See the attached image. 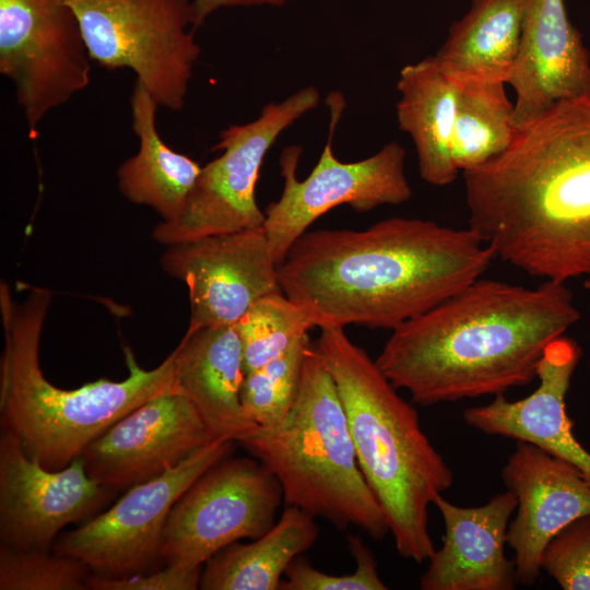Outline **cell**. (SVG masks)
<instances>
[{
	"instance_id": "31",
	"label": "cell",
	"mask_w": 590,
	"mask_h": 590,
	"mask_svg": "<svg viewBox=\"0 0 590 590\" xmlns=\"http://www.w3.org/2000/svg\"><path fill=\"white\" fill-rule=\"evenodd\" d=\"M203 567H185L169 564L123 577H105L93 574L86 577L87 590H196L200 589Z\"/></svg>"
},
{
	"instance_id": "21",
	"label": "cell",
	"mask_w": 590,
	"mask_h": 590,
	"mask_svg": "<svg viewBox=\"0 0 590 590\" xmlns=\"http://www.w3.org/2000/svg\"><path fill=\"white\" fill-rule=\"evenodd\" d=\"M524 0H471L453 22L435 59L458 87L468 83H505L520 46Z\"/></svg>"
},
{
	"instance_id": "25",
	"label": "cell",
	"mask_w": 590,
	"mask_h": 590,
	"mask_svg": "<svg viewBox=\"0 0 590 590\" xmlns=\"http://www.w3.org/2000/svg\"><path fill=\"white\" fill-rule=\"evenodd\" d=\"M505 83H468L458 87L451 156L459 173L500 155L512 142L514 103Z\"/></svg>"
},
{
	"instance_id": "20",
	"label": "cell",
	"mask_w": 590,
	"mask_h": 590,
	"mask_svg": "<svg viewBox=\"0 0 590 590\" xmlns=\"http://www.w3.org/2000/svg\"><path fill=\"white\" fill-rule=\"evenodd\" d=\"M173 354L177 390L213 439L237 442L258 426L241 404L245 370L235 323L188 329Z\"/></svg>"
},
{
	"instance_id": "26",
	"label": "cell",
	"mask_w": 590,
	"mask_h": 590,
	"mask_svg": "<svg viewBox=\"0 0 590 590\" xmlns=\"http://www.w3.org/2000/svg\"><path fill=\"white\" fill-rule=\"evenodd\" d=\"M235 326L245 374L280 356L315 327L308 311L282 291L258 298Z\"/></svg>"
},
{
	"instance_id": "1",
	"label": "cell",
	"mask_w": 590,
	"mask_h": 590,
	"mask_svg": "<svg viewBox=\"0 0 590 590\" xmlns=\"http://www.w3.org/2000/svg\"><path fill=\"white\" fill-rule=\"evenodd\" d=\"M494 258L470 227L396 216L363 231H307L278 273L315 327L392 331L482 278Z\"/></svg>"
},
{
	"instance_id": "27",
	"label": "cell",
	"mask_w": 590,
	"mask_h": 590,
	"mask_svg": "<svg viewBox=\"0 0 590 590\" xmlns=\"http://www.w3.org/2000/svg\"><path fill=\"white\" fill-rule=\"evenodd\" d=\"M308 334L294 342L284 353L245 374L240 399L249 418L258 426H272L290 413L300 385Z\"/></svg>"
},
{
	"instance_id": "12",
	"label": "cell",
	"mask_w": 590,
	"mask_h": 590,
	"mask_svg": "<svg viewBox=\"0 0 590 590\" xmlns=\"http://www.w3.org/2000/svg\"><path fill=\"white\" fill-rule=\"evenodd\" d=\"M91 56L61 0H0V72L15 86L30 129L90 83Z\"/></svg>"
},
{
	"instance_id": "29",
	"label": "cell",
	"mask_w": 590,
	"mask_h": 590,
	"mask_svg": "<svg viewBox=\"0 0 590 590\" xmlns=\"http://www.w3.org/2000/svg\"><path fill=\"white\" fill-rule=\"evenodd\" d=\"M347 546L355 559L351 574L332 575L314 567L298 556L287 567L280 590H387L381 580L374 553L359 535L349 534Z\"/></svg>"
},
{
	"instance_id": "13",
	"label": "cell",
	"mask_w": 590,
	"mask_h": 590,
	"mask_svg": "<svg viewBox=\"0 0 590 590\" xmlns=\"http://www.w3.org/2000/svg\"><path fill=\"white\" fill-rule=\"evenodd\" d=\"M116 494L87 474L81 456L48 470L13 432L1 428L0 544L50 551L62 528L96 516Z\"/></svg>"
},
{
	"instance_id": "7",
	"label": "cell",
	"mask_w": 590,
	"mask_h": 590,
	"mask_svg": "<svg viewBox=\"0 0 590 590\" xmlns=\"http://www.w3.org/2000/svg\"><path fill=\"white\" fill-rule=\"evenodd\" d=\"M78 17L90 56L108 69L129 68L158 106L185 104L200 47L191 0H61Z\"/></svg>"
},
{
	"instance_id": "24",
	"label": "cell",
	"mask_w": 590,
	"mask_h": 590,
	"mask_svg": "<svg viewBox=\"0 0 590 590\" xmlns=\"http://www.w3.org/2000/svg\"><path fill=\"white\" fill-rule=\"evenodd\" d=\"M316 518L294 507L284 509L273 527L249 543L224 547L203 566L202 590H280L290 564L317 541Z\"/></svg>"
},
{
	"instance_id": "11",
	"label": "cell",
	"mask_w": 590,
	"mask_h": 590,
	"mask_svg": "<svg viewBox=\"0 0 590 590\" xmlns=\"http://www.w3.org/2000/svg\"><path fill=\"white\" fill-rule=\"evenodd\" d=\"M235 441L214 439L175 468L133 485L107 510L60 534L52 550L93 574L123 577L155 569L168 514L209 468L233 455Z\"/></svg>"
},
{
	"instance_id": "5",
	"label": "cell",
	"mask_w": 590,
	"mask_h": 590,
	"mask_svg": "<svg viewBox=\"0 0 590 590\" xmlns=\"http://www.w3.org/2000/svg\"><path fill=\"white\" fill-rule=\"evenodd\" d=\"M316 349L344 406L361 471L377 498L400 556L424 563L435 552L429 507L453 473L408 402L344 328H322Z\"/></svg>"
},
{
	"instance_id": "3",
	"label": "cell",
	"mask_w": 590,
	"mask_h": 590,
	"mask_svg": "<svg viewBox=\"0 0 590 590\" xmlns=\"http://www.w3.org/2000/svg\"><path fill=\"white\" fill-rule=\"evenodd\" d=\"M462 175L469 227L495 257L544 280L590 276V88Z\"/></svg>"
},
{
	"instance_id": "15",
	"label": "cell",
	"mask_w": 590,
	"mask_h": 590,
	"mask_svg": "<svg viewBox=\"0 0 590 590\" xmlns=\"http://www.w3.org/2000/svg\"><path fill=\"white\" fill-rule=\"evenodd\" d=\"M212 440L190 401L173 391L129 412L81 457L92 479L118 493L175 468Z\"/></svg>"
},
{
	"instance_id": "32",
	"label": "cell",
	"mask_w": 590,
	"mask_h": 590,
	"mask_svg": "<svg viewBox=\"0 0 590 590\" xmlns=\"http://www.w3.org/2000/svg\"><path fill=\"white\" fill-rule=\"evenodd\" d=\"M286 1L288 0H191L192 28L199 27L212 12L222 7L258 4L279 5Z\"/></svg>"
},
{
	"instance_id": "14",
	"label": "cell",
	"mask_w": 590,
	"mask_h": 590,
	"mask_svg": "<svg viewBox=\"0 0 590 590\" xmlns=\"http://www.w3.org/2000/svg\"><path fill=\"white\" fill-rule=\"evenodd\" d=\"M161 264L188 288V329L236 323L258 298L282 291L263 226L168 245Z\"/></svg>"
},
{
	"instance_id": "33",
	"label": "cell",
	"mask_w": 590,
	"mask_h": 590,
	"mask_svg": "<svg viewBox=\"0 0 590 590\" xmlns=\"http://www.w3.org/2000/svg\"><path fill=\"white\" fill-rule=\"evenodd\" d=\"M585 287L590 288V276H588L587 281L585 282Z\"/></svg>"
},
{
	"instance_id": "28",
	"label": "cell",
	"mask_w": 590,
	"mask_h": 590,
	"mask_svg": "<svg viewBox=\"0 0 590 590\" xmlns=\"http://www.w3.org/2000/svg\"><path fill=\"white\" fill-rule=\"evenodd\" d=\"M90 568L54 550H19L0 544V590H87Z\"/></svg>"
},
{
	"instance_id": "30",
	"label": "cell",
	"mask_w": 590,
	"mask_h": 590,
	"mask_svg": "<svg viewBox=\"0 0 590 590\" xmlns=\"http://www.w3.org/2000/svg\"><path fill=\"white\" fill-rule=\"evenodd\" d=\"M540 567L564 590H590V514L575 519L547 542Z\"/></svg>"
},
{
	"instance_id": "8",
	"label": "cell",
	"mask_w": 590,
	"mask_h": 590,
	"mask_svg": "<svg viewBox=\"0 0 590 590\" xmlns=\"http://www.w3.org/2000/svg\"><path fill=\"white\" fill-rule=\"evenodd\" d=\"M318 103V91L308 86L268 104L257 119L223 130L213 148L223 153L201 168L180 214L158 223L152 237L168 246L262 226L255 188L263 158L278 137Z\"/></svg>"
},
{
	"instance_id": "23",
	"label": "cell",
	"mask_w": 590,
	"mask_h": 590,
	"mask_svg": "<svg viewBox=\"0 0 590 590\" xmlns=\"http://www.w3.org/2000/svg\"><path fill=\"white\" fill-rule=\"evenodd\" d=\"M157 106L145 86L135 80L131 114L139 151L119 166L117 177L127 200L152 208L168 222L182 211L202 167L162 140L155 123Z\"/></svg>"
},
{
	"instance_id": "6",
	"label": "cell",
	"mask_w": 590,
	"mask_h": 590,
	"mask_svg": "<svg viewBox=\"0 0 590 590\" xmlns=\"http://www.w3.org/2000/svg\"><path fill=\"white\" fill-rule=\"evenodd\" d=\"M236 444L276 477L284 506L341 531L356 527L377 540L389 533L358 465L337 386L315 345L306 350L298 393L287 416L272 426H256Z\"/></svg>"
},
{
	"instance_id": "19",
	"label": "cell",
	"mask_w": 590,
	"mask_h": 590,
	"mask_svg": "<svg viewBox=\"0 0 590 590\" xmlns=\"http://www.w3.org/2000/svg\"><path fill=\"white\" fill-rule=\"evenodd\" d=\"M445 532L442 545L428 559L420 578L422 590H512L514 559L505 554L509 520L517 507L510 491L486 504L463 507L439 495L434 500Z\"/></svg>"
},
{
	"instance_id": "10",
	"label": "cell",
	"mask_w": 590,
	"mask_h": 590,
	"mask_svg": "<svg viewBox=\"0 0 590 590\" xmlns=\"http://www.w3.org/2000/svg\"><path fill=\"white\" fill-rule=\"evenodd\" d=\"M334 95V99L330 98L329 137L308 177L299 180L296 176L299 146L287 148L281 156L283 191L263 211L262 225L278 266L308 227L331 209L347 204L366 212L379 205H398L412 197L404 173L405 151L397 142L358 162L343 163L334 156L332 138L344 108L343 98Z\"/></svg>"
},
{
	"instance_id": "17",
	"label": "cell",
	"mask_w": 590,
	"mask_h": 590,
	"mask_svg": "<svg viewBox=\"0 0 590 590\" xmlns=\"http://www.w3.org/2000/svg\"><path fill=\"white\" fill-rule=\"evenodd\" d=\"M580 356L576 341L555 339L538 364L539 385L531 394L516 401L497 394L488 404L464 410V422L487 435L533 444L574 465L590 484V452L575 437L565 403Z\"/></svg>"
},
{
	"instance_id": "4",
	"label": "cell",
	"mask_w": 590,
	"mask_h": 590,
	"mask_svg": "<svg viewBox=\"0 0 590 590\" xmlns=\"http://www.w3.org/2000/svg\"><path fill=\"white\" fill-rule=\"evenodd\" d=\"M51 293L30 287L17 300L0 285L4 346L0 357V423L13 432L25 452L48 470H61L129 412L146 401L178 391L173 352L154 369H143L125 347L128 377L98 379L78 389L52 385L39 363L40 334Z\"/></svg>"
},
{
	"instance_id": "16",
	"label": "cell",
	"mask_w": 590,
	"mask_h": 590,
	"mask_svg": "<svg viewBox=\"0 0 590 590\" xmlns=\"http://www.w3.org/2000/svg\"><path fill=\"white\" fill-rule=\"evenodd\" d=\"M502 479L517 499V514L506 535L515 554L517 582L532 586L540 577L547 542L590 514V484L570 463L520 440L502 469Z\"/></svg>"
},
{
	"instance_id": "18",
	"label": "cell",
	"mask_w": 590,
	"mask_h": 590,
	"mask_svg": "<svg viewBox=\"0 0 590 590\" xmlns=\"http://www.w3.org/2000/svg\"><path fill=\"white\" fill-rule=\"evenodd\" d=\"M507 84L516 93V128L590 88V54L564 0H524L519 52Z\"/></svg>"
},
{
	"instance_id": "2",
	"label": "cell",
	"mask_w": 590,
	"mask_h": 590,
	"mask_svg": "<svg viewBox=\"0 0 590 590\" xmlns=\"http://www.w3.org/2000/svg\"><path fill=\"white\" fill-rule=\"evenodd\" d=\"M579 318L563 282L479 278L393 329L376 362L414 404L495 397L534 380L546 346Z\"/></svg>"
},
{
	"instance_id": "22",
	"label": "cell",
	"mask_w": 590,
	"mask_h": 590,
	"mask_svg": "<svg viewBox=\"0 0 590 590\" xmlns=\"http://www.w3.org/2000/svg\"><path fill=\"white\" fill-rule=\"evenodd\" d=\"M397 86L399 128L413 140L422 179L434 186L453 182L460 174L451 156L458 86L435 56L405 66Z\"/></svg>"
},
{
	"instance_id": "9",
	"label": "cell",
	"mask_w": 590,
	"mask_h": 590,
	"mask_svg": "<svg viewBox=\"0 0 590 590\" xmlns=\"http://www.w3.org/2000/svg\"><path fill=\"white\" fill-rule=\"evenodd\" d=\"M282 503V487L266 465L252 456H227L172 507L162 533L161 562L203 567L232 543L269 531Z\"/></svg>"
}]
</instances>
